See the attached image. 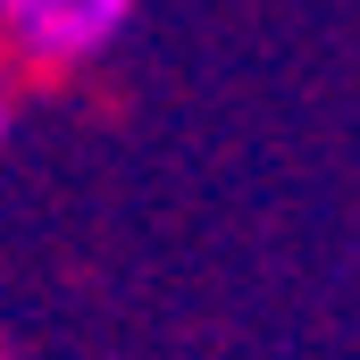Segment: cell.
<instances>
[{"mask_svg":"<svg viewBox=\"0 0 360 360\" xmlns=\"http://www.w3.org/2000/svg\"><path fill=\"white\" fill-rule=\"evenodd\" d=\"M134 8H143V0H0V34H8V51H17L25 68H42V76H84V68H101V59L126 42Z\"/></svg>","mask_w":360,"mask_h":360,"instance_id":"6da1fadb","label":"cell"},{"mask_svg":"<svg viewBox=\"0 0 360 360\" xmlns=\"http://www.w3.org/2000/svg\"><path fill=\"white\" fill-rule=\"evenodd\" d=\"M8 59H17V51H8V34H0V143H8V126H17V92H8Z\"/></svg>","mask_w":360,"mask_h":360,"instance_id":"7a4b0ae2","label":"cell"}]
</instances>
